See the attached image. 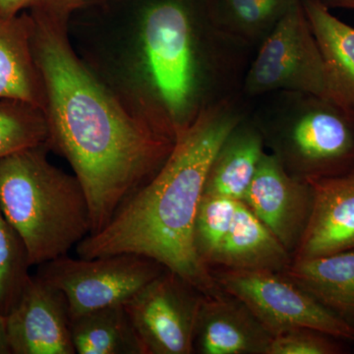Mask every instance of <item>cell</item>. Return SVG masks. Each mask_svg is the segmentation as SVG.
Segmentation results:
<instances>
[{"label":"cell","instance_id":"obj_2","mask_svg":"<svg viewBox=\"0 0 354 354\" xmlns=\"http://www.w3.org/2000/svg\"><path fill=\"white\" fill-rule=\"evenodd\" d=\"M248 111L241 95L204 109L177 133L160 171L121 205L106 227L77 244L78 257L138 254L176 272L203 295L220 290L195 250V218L214 158Z\"/></svg>","mask_w":354,"mask_h":354},{"label":"cell","instance_id":"obj_17","mask_svg":"<svg viewBox=\"0 0 354 354\" xmlns=\"http://www.w3.org/2000/svg\"><path fill=\"white\" fill-rule=\"evenodd\" d=\"M265 152L262 133L248 111L216 152L204 192L242 201Z\"/></svg>","mask_w":354,"mask_h":354},{"label":"cell","instance_id":"obj_26","mask_svg":"<svg viewBox=\"0 0 354 354\" xmlns=\"http://www.w3.org/2000/svg\"><path fill=\"white\" fill-rule=\"evenodd\" d=\"M41 2V0H0V18L15 17L24 9L37 6Z\"/></svg>","mask_w":354,"mask_h":354},{"label":"cell","instance_id":"obj_4","mask_svg":"<svg viewBox=\"0 0 354 354\" xmlns=\"http://www.w3.org/2000/svg\"><path fill=\"white\" fill-rule=\"evenodd\" d=\"M48 148L0 158V208L24 242L32 267L68 255L91 234L85 191L75 176L51 164Z\"/></svg>","mask_w":354,"mask_h":354},{"label":"cell","instance_id":"obj_28","mask_svg":"<svg viewBox=\"0 0 354 354\" xmlns=\"http://www.w3.org/2000/svg\"><path fill=\"white\" fill-rule=\"evenodd\" d=\"M326 6L332 8H344L354 10V0H320Z\"/></svg>","mask_w":354,"mask_h":354},{"label":"cell","instance_id":"obj_18","mask_svg":"<svg viewBox=\"0 0 354 354\" xmlns=\"http://www.w3.org/2000/svg\"><path fill=\"white\" fill-rule=\"evenodd\" d=\"M337 101L354 109V28L320 0H301Z\"/></svg>","mask_w":354,"mask_h":354},{"label":"cell","instance_id":"obj_5","mask_svg":"<svg viewBox=\"0 0 354 354\" xmlns=\"http://www.w3.org/2000/svg\"><path fill=\"white\" fill-rule=\"evenodd\" d=\"M266 150L304 180L354 171V109L308 93L278 91L249 102Z\"/></svg>","mask_w":354,"mask_h":354},{"label":"cell","instance_id":"obj_10","mask_svg":"<svg viewBox=\"0 0 354 354\" xmlns=\"http://www.w3.org/2000/svg\"><path fill=\"white\" fill-rule=\"evenodd\" d=\"M71 316L64 293L31 274L6 315L12 354H75Z\"/></svg>","mask_w":354,"mask_h":354},{"label":"cell","instance_id":"obj_20","mask_svg":"<svg viewBox=\"0 0 354 354\" xmlns=\"http://www.w3.org/2000/svg\"><path fill=\"white\" fill-rule=\"evenodd\" d=\"M299 0H209L216 27L253 50Z\"/></svg>","mask_w":354,"mask_h":354},{"label":"cell","instance_id":"obj_27","mask_svg":"<svg viewBox=\"0 0 354 354\" xmlns=\"http://www.w3.org/2000/svg\"><path fill=\"white\" fill-rule=\"evenodd\" d=\"M0 354H12L7 335L6 316L0 313Z\"/></svg>","mask_w":354,"mask_h":354},{"label":"cell","instance_id":"obj_6","mask_svg":"<svg viewBox=\"0 0 354 354\" xmlns=\"http://www.w3.org/2000/svg\"><path fill=\"white\" fill-rule=\"evenodd\" d=\"M278 91L337 100L301 0L291 7L254 53L241 95L249 102Z\"/></svg>","mask_w":354,"mask_h":354},{"label":"cell","instance_id":"obj_11","mask_svg":"<svg viewBox=\"0 0 354 354\" xmlns=\"http://www.w3.org/2000/svg\"><path fill=\"white\" fill-rule=\"evenodd\" d=\"M242 201L292 256L311 215L313 190L309 181L291 176L266 150Z\"/></svg>","mask_w":354,"mask_h":354},{"label":"cell","instance_id":"obj_23","mask_svg":"<svg viewBox=\"0 0 354 354\" xmlns=\"http://www.w3.org/2000/svg\"><path fill=\"white\" fill-rule=\"evenodd\" d=\"M31 267L24 242L0 208V313L4 316L24 290Z\"/></svg>","mask_w":354,"mask_h":354},{"label":"cell","instance_id":"obj_3","mask_svg":"<svg viewBox=\"0 0 354 354\" xmlns=\"http://www.w3.org/2000/svg\"><path fill=\"white\" fill-rule=\"evenodd\" d=\"M139 41L152 100L176 133L204 109L241 95L255 53L216 27L209 0H153L142 14Z\"/></svg>","mask_w":354,"mask_h":354},{"label":"cell","instance_id":"obj_1","mask_svg":"<svg viewBox=\"0 0 354 354\" xmlns=\"http://www.w3.org/2000/svg\"><path fill=\"white\" fill-rule=\"evenodd\" d=\"M32 50L44 93L48 147L67 160L87 196L91 234L164 165L177 133L153 102L130 113L72 50L64 18L34 8Z\"/></svg>","mask_w":354,"mask_h":354},{"label":"cell","instance_id":"obj_19","mask_svg":"<svg viewBox=\"0 0 354 354\" xmlns=\"http://www.w3.org/2000/svg\"><path fill=\"white\" fill-rule=\"evenodd\" d=\"M71 333L78 354H145L124 304L77 317Z\"/></svg>","mask_w":354,"mask_h":354},{"label":"cell","instance_id":"obj_14","mask_svg":"<svg viewBox=\"0 0 354 354\" xmlns=\"http://www.w3.org/2000/svg\"><path fill=\"white\" fill-rule=\"evenodd\" d=\"M32 17L0 18V102L31 104L44 111V93L32 50Z\"/></svg>","mask_w":354,"mask_h":354},{"label":"cell","instance_id":"obj_8","mask_svg":"<svg viewBox=\"0 0 354 354\" xmlns=\"http://www.w3.org/2000/svg\"><path fill=\"white\" fill-rule=\"evenodd\" d=\"M212 272L218 288L241 299L274 337L312 329L354 342V329L318 304L283 272L223 268Z\"/></svg>","mask_w":354,"mask_h":354},{"label":"cell","instance_id":"obj_21","mask_svg":"<svg viewBox=\"0 0 354 354\" xmlns=\"http://www.w3.org/2000/svg\"><path fill=\"white\" fill-rule=\"evenodd\" d=\"M48 128L41 109L25 102H0V158L48 145Z\"/></svg>","mask_w":354,"mask_h":354},{"label":"cell","instance_id":"obj_16","mask_svg":"<svg viewBox=\"0 0 354 354\" xmlns=\"http://www.w3.org/2000/svg\"><path fill=\"white\" fill-rule=\"evenodd\" d=\"M283 272L354 329V251L292 260Z\"/></svg>","mask_w":354,"mask_h":354},{"label":"cell","instance_id":"obj_13","mask_svg":"<svg viewBox=\"0 0 354 354\" xmlns=\"http://www.w3.org/2000/svg\"><path fill=\"white\" fill-rule=\"evenodd\" d=\"M308 181L311 215L292 260L354 251V171Z\"/></svg>","mask_w":354,"mask_h":354},{"label":"cell","instance_id":"obj_15","mask_svg":"<svg viewBox=\"0 0 354 354\" xmlns=\"http://www.w3.org/2000/svg\"><path fill=\"white\" fill-rule=\"evenodd\" d=\"M292 256L245 203L239 201L234 223L212 266L247 271L285 272ZM209 268V269H211Z\"/></svg>","mask_w":354,"mask_h":354},{"label":"cell","instance_id":"obj_12","mask_svg":"<svg viewBox=\"0 0 354 354\" xmlns=\"http://www.w3.org/2000/svg\"><path fill=\"white\" fill-rule=\"evenodd\" d=\"M272 335L239 298L223 290L203 295L193 353L268 354Z\"/></svg>","mask_w":354,"mask_h":354},{"label":"cell","instance_id":"obj_9","mask_svg":"<svg viewBox=\"0 0 354 354\" xmlns=\"http://www.w3.org/2000/svg\"><path fill=\"white\" fill-rule=\"evenodd\" d=\"M203 293L165 269L125 302L145 354H191Z\"/></svg>","mask_w":354,"mask_h":354},{"label":"cell","instance_id":"obj_7","mask_svg":"<svg viewBox=\"0 0 354 354\" xmlns=\"http://www.w3.org/2000/svg\"><path fill=\"white\" fill-rule=\"evenodd\" d=\"M165 268L133 253L85 259L62 256L38 266L37 274L64 293L71 320L95 310L124 304Z\"/></svg>","mask_w":354,"mask_h":354},{"label":"cell","instance_id":"obj_24","mask_svg":"<svg viewBox=\"0 0 354 354\" xmlns=\"http://www.w3.org/2000/svg\"><path fill=\"white\" fill-rule=\"evenodd\" d=\"M334 337L312 329H295L272 337L268 354H341Z\"/></svg>","mask_w":354,"mask_h":354},{"label":"cell","instance_id":"obj_22","mask_svg":"<svg viewBox=\"0 0 354 354\" xmlns=\"http://www.w3.org/2000/svg\"><path fill=\"white\" fill-rule=\"evenodd\" d=\"M239 202L203 192L195 218L194 246L200 261L209 269L232 227Z\"/></svg>","mask_w":354,"mask_h":354},{"label":"cell","instance_id":"obj_25","mask_svg":"<svg viewBox=\"0 0 354 354\" xmlns=\"http://www.w3.org/2000/svg\"><path fill=\"white\" fill-rule=\"evenodd\" d=\"M90 1L92 0H41V3L32 8L41 9L53 15L65 18L72 10L85 6Z\"/></svg>","mask_w":354,"mask_h":354}]
</instances>
